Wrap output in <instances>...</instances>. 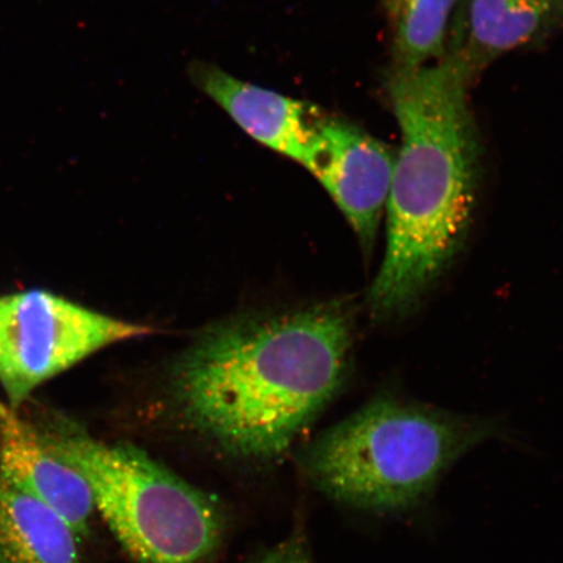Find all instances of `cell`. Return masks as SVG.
<instances>
[{"instance_id":"obj_1","label":"cell","mask_w":563,"mask_h":563,"mask_svg":"<svg viewBox=\"0 0 563 563\" xmlns=\"http://www.w3.org/2000/svg\"><path fill=\"white\" fill-rule=\"evenodd\" d=\"M352 329L340 305L220 323L176 358L173 400L189 426L228 453L273 460L340 389Z\"/></svg>"},{"instance_id":"obj_2","label":"cell","mask_w":563,"mask_h":563,"mask_svg":"<svg viewBox=\"0 0 563 563\" xmlns=\"http://www.w3.org/2000/svg\"><path fill=\"white\" fill-rule=\"evenodd\" d=\"M471 82L448 56L387 74L402 145L385 207V257L368 294L376 320H396L417 307L466 239L482 159Z\"/></svg>"},{"instance_id":"obj_3","label":"cell","mask_w":563,"mask_h":563,"mask_svg":"<svg viewBox=\"0 0 563 563\" xmlns=\"http://www.w3.org/2000/svg\"><path fill=\"white\" fill-rule=\"evenodd\" d=\"M497 434L490 420L384 394L317 439L302 463L335 501L399 514L426 503L457 460Z\"/></svg>"},{"instance_id":"obj_4","label":"cell","mask_w":563,"mask_h":563,"mask_svg":"<svg viewBox=\"0 0 563 563\" xmlns=\"http://www.w3.org/2000/svg\"><path fill=\"white\" fill-rule=\"evenodd\" d=\"M44 429L56 452L87 482L96 511L133 560H214L227 531L217 499L126 443L96 440L65 419Z\"/></svg>"},{"instance_id":"obj_5","label":"cell","mask_w":563,"mask_h":563,"mask_svg":"<svg viewBox=\"0 0 563 563\" xmlns=\"http://www.w3.org/2000/svg\"><path fill=\"white\" fill-rule=\"evenodd\" d=\"M147 329L45 290L0 297V386L13 410L95 352Z\"/></svg>"},{"instance_id":"obj_6","label":"cell","mask_w":563,"mask_h":563,"mask_svg":"<svg viewBox=\"0 0 563 563\" xmlns=\"http://www.w3.org/2000/svg\"><path fill=\"white\" fill-rule=\"evenodd\" d=\"M394 158L383 141L323 110L302 159L346 217L365 253L375 245Z\"/></svg>"},{"instance_id":"obj_7","label":"cell","mask_w":563,"mask_h":563,"mask_svg":"<svg viewBox=\"0 0 563 563\" xmlns=\"http://www.w3.org/2000/svg\"><path fill=\"white\" fill-rule=\"evenodd\" d=\"M445 55L471 80L518 48L543 44L563 31V0H462Z\"/></svg>"},{"instance_id":"obj_8","label":"cell","mask_w":563,"mask_h":563,"mask_svg":"<svg viewBox=\"0 0 563 563\" xmlns=\"http://www.w3.org/2000/svg\"><path fill=\"white\" fill-rule=\"evenodd\" d=\"M0 474L51 505L86 538L96 511L84 477L62 457L45 429L0 402Z\"/></svg>"},{"instance_id":"obj_9","label":"cell","mask_w":563,"mask_h":563,"mask_svg":"<svg viewBox=\"0 0 563 563\" xmlns=\"http://www.w3.org/2000/svg\"><path fill=\"white\" fill-rule=\"evenodd\" d=\"M189 74L252 139L302 164L323 112L319 106L253 86L207 63H195Z\"/></svg>"},{"instance_id":"obj_10","label":"cell","mask_w":563,"mask_h":563,"mask_svg":"<svg viewBox=\"0 0 563 563\" xmlns=\"http://www.w3.org/2000/svg\"><path fill=\"white\" fill-rule=\"evenodd\" d=\"M79 543L58 511L0 474V563H84Z\"/></svg>"},{"instance_id":"obj_11","label":"cell","mask_w":563,"mask_h":563,"mask_svg":"<svg viewBox=\"0 0 563 563\" xmlns=\"http://www.w3.org/2000/svg\"><path fill=\"white\" fill-rule=\"evenodd\" d=\"M462 0H383L391 38V68H417L443 58L450 24Z\"/></svg>"},{"instance_id":"obj_12","label":"cell","mask_w":563,"mask_h":563,"mask_svg":"<svg viewBox=\"0 0 563 563\" xmlns=\"http://www.w3.org/2000/svg\"><path fill=\"white\" fill-rule=\"evenodd\" d=\"M253 563H312L307 544L301 537H290L273 547Z\"/></svg>"}]
</instances>
